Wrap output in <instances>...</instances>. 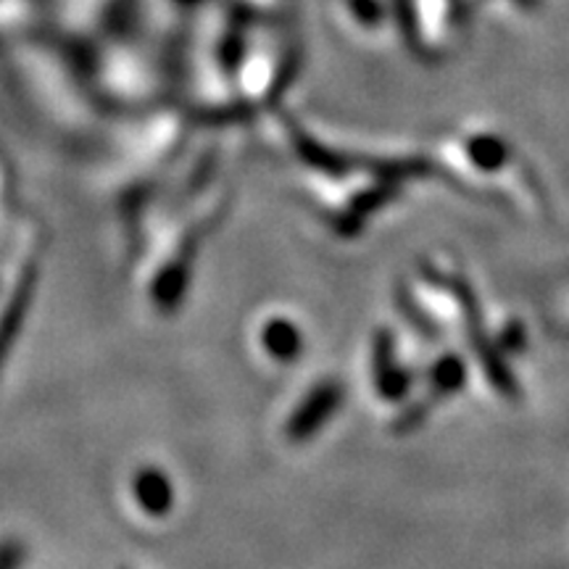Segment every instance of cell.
Here are the masks:
<instances>
[{"instance_id": "cell-1", "label": "cell", "mask_w": 569, "mask_h": 569, "mask_svg": "<svg viewBox=\"0 0 569 569\" xmlns=\"http://www.w3.org/2000/svg\"><path fill=\"white\" fill-rule=\"evenodd\" d=\"M34 280H38V267L30 256L17 264L13 280L9 284V296H6L3 309H0V369L6 365V356H9L13 340H17L21 325H24L27 309H30Z\"/></svg>"}, {"instance_id": "cell-2", "label": "cell", "mask_w": 569, "mask_h": 569, "mask_svg": "<svg viewBox=\"0 0 569 569\" xmlns=\"http://www.w3.org/2000/svg\"><path fill=\"white\" fill-rule=\"evenodd\" d=\"M261 346L272 356V361H293V356L301 348V332L288 319L277 317L261 332Z\"/></svg>"}, {"instance_id": "cell-3", "label": "cell", "mask_w": 569, "mask_h": 569, "mask_svg": "<svg viewBox=\"0 0 569 569\" xmlns=\"http://www.w3.org/2000/svg\"><path fill=\"white\" fill-rule=\"evenodd\" d=\"M134 493H138L142 509L151 511V515H163V511L172 507V486L156 469H146V472L138 475Z\"/></svg>"}]
</instances>
